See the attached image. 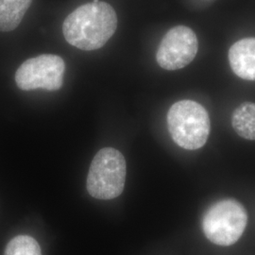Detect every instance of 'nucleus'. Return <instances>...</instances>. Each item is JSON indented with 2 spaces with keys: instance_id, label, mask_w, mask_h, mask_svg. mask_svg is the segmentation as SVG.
<instances>
[{
  "instance_id": "1",
  "label": "nucleus",
  "mask_w": 255,
  "mask_h": 255,
  "mask_svg": "<svg viewBox=\"0 0 255 255\" xmlns=\"http://www.w3.org/2000/svg\"><path fill=\"white\" fill-rule=\"evenodd\" d=\"M118 15L106 2L94 0L72 11L63 24L64 39L84 51L100 49L115 34Z\"/></svg>"
},
{
  "instance_id": "2",
  "label": "nucleus",
  "mask_w": 255,
  "mask_h": 255,
  "mask_svg": "<svg viewBox=\"0 0 255 255\" xmlns=\"http://www.w3.org/2000/svg\"><path fill=\"white\" fill-rule=\"evenodd\" d=\"M167 127L178 146L196 150L204 146L208 140L211 130L209 115L196 101H178L168 110Z\"/></svg>"
},
{
  "instance_id": "3",
  "label": "nucleus",
  "mask_w": 255,
  "mask_h": 255,
  "mask_svg": "<svg viewBox=\"0 0 255 255\" xmlns=\"http://www.w3.org/2000/svg\"><path fill=\"white\" fill-rule=\"evenodd\" d=\"M126 161L113 148L101 149L92 161L87 176V191L93 198L108 201L119 197L125 187Z\"/></svg>"
},
{
  "instance_id": "4",
  "label": "nucleus",
  "mask_w": 255,
  "mask_h": 255,
  "mask_svg": "<svg viewBox=\"0 0 255 255\" xmlns=\"http://www.w3.org/2000/svg\"><path fill=\"white\" fill-rule=\"evenodd\" d=\"M248 223L245 207L236 200L214 203L202 218L201 226L206 238L218 246L234 245L242 237Z\"/></svg>"
},
{
  "instance_id": "5",
  "label": "nucleus",
  "mask_w": 255,
  "mask_h": 255,
  "mask_svg": "<svg viewBox=\"0 0 255 255\" xmlns=\"http://www.w3.org/2000/svg\"><path fill=\"white\" fill-rule=\"evenodd\" d=\"M65 63L54 54H42L28 59L19 66L15 82L21 90L30 91L38 88L57 91L64 83Z\"/></svg>"
},
{
  "instance_id": "6",
  "label": "nucleus",
  "mask_w": 255,
  "mask_h": 255,
  "mask_svg": "<svg viewBox=\"0 0 255 255\" xmlns=\"http://www.w3.org/2000/svg\"><path fill=\"white\" fill-rule=\"evenodd\" d=\"M199 50V40L190 27L176 26L163 37L156 61L165 70L182 69L192 63Z\"/></svg>"
},
{
  "instance_id": "7",
  "label": "nucleus",
  "mask_w": 255,
  "mask_h": 255,
  "mask_svg": "<svg viewBox=\"0 0 255 255\" xmlns=\"http://www.w3.org/2000/svg\"><path fill=\"white\" fill-rule=\"evenodd\" d=\"M233 72L246 81H255V38H244L229 49Z\"/></svg>"
},
{
  "instance_id": "8",
  "label": "nucleus",
  "mask_w": 255,
  "mask_h": 255,
  "mask_svg": "<svg viewBox=\"0 0 255 255\" xmlns=\"http://www.w3.org/2000/svg\"><path fill=\"white\" fill-rule=\"evenodd\" d=\"M32 0H0V31H11L18 27Z\"/></svg>"
},
{
  "instance_id": "9",
  "label": "nucleus",
  "mask_w": 255,
  "mask_h": 255,
  "mask_svg": "<svg viewBox=\"0 0 255 255\" xmlns=\"http://www.w3.org/2000/svg\"><path fill=\"white\" fill-rule=\"evenodd\" d=\"M232 126L237 134L247 140H255V103L244 102L232 115Z\"/></svg>"
},
{
  "instance_id": "10",
  "label": "nucleus",
  "mask_w": 255,
  "mask_h": 255,
  "mask_svg": "<svg viewBox=\"0 0 255 255\" xmlns=\"http://www.w3.org/2000/svg\"><path fill=\"white\" fill-rule=\"evenodd\" d=\"M4 255H42L38 242L29 236H17L6 247Z\"/></svg>"
}]
</instances>
